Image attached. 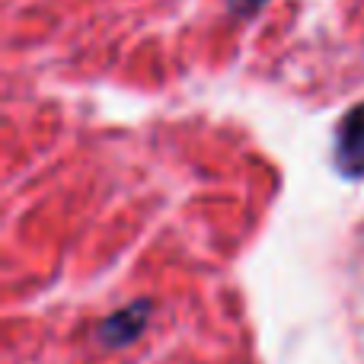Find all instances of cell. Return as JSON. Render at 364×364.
Returning <instances> with one entry per match:
<instances>
[{
	"label": "cell",
	"instance_id": "obj_1",
	"mask_svg": "<svg viewBox=\"0 0 364 364\" xmlns=\"http://www.w3.org/2000/svg\"><path fill=\"white\" fill-rule=\"evenodd\" d=\"M336 166L342 176H364V102L348 109L336 128Z\"/></svg>",
	"mask_w": 364,
	"mask_h": 364
},
{
	"label": "cell",
	"instance_id": "obj_2",
	"mask_svg": "<svg viewBox=\"0 0 364 364\" xmlns=\"http://www.w3.org/2000/svg\"><path fill=\"white\" fill-rule=\"evenodd\" d=\"M144 326H147V304H138L132 310H119L115 316H109V323L102 326V339L109 346H125L134 336H141Z\"/></svg>",
	"mask_w": 364,
	"mask_h": 364
},
{
	"label": "cell",
	"instance_id": "obj_3",
	"mask_svg": "<svg viewBox=\"0 0 364 364\" xmlns=\"http://www.w3.org/2000/svg\"><path fill=\"white\" fill-rule=\"evenodd\" d=\"M230 4V10L237 13V16H252V13H259L269 0H227Z\"/></svg>",
	"mask_w": 364,
	"mask_h": 364
}]
</instances>
